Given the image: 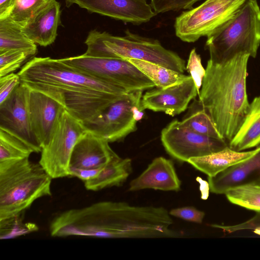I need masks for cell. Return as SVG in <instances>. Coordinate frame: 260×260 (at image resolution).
<instances>
[{
	"mask_svg": "<svg viewBox=\"0 0 260 260\" xmlns=\"http://www.w3.org/2000/svg\"><path fill=\"white\" fill-rule=\"evenodd\" d=\"M21 83L60 103L82 123L129 91L49 57H34L18 72Z\"/></svg>",
	"mask_w": 260,
	"mask_h": 260,
	"instance_id": "6da1fadb",
	"label": "cell"
},
{
	"mask_svg": "<svg viewBox=\"0 0 260 260\" xmlns=\"http://www.w3.org/2000/svg\"><path fill=\"white\" fill-rule=\"evenodd\" d=\"M249 56L239 54L222 63L208 60L199 100L228 143L241 126L249 107L246 90Z\"/></svg>",
	"mask_w": 260,
	"mask_h": 260,
	"instance_id": "7a4b0ae2",
	"label": "cell"
},
{
	"mask_svg": "<svg viewBox=\"0 0 260 260\" xmlns=\"http://www.w3.org/2000/svg\"><path fill=\"white\" fill-rule=\"evenodd\" d=\"M52 179L29 158L0 162V221L20 215L37 199L51 196Z\"/></svg>",
	"mask_w": 260,
	"mask_h": 260,
	"instance_id": "3957f363",
	"label": "cell"
},
{
	"mask_svg": "<svg viewBox=\"0 0 260 260\" xmlns=\"http://www.w3.org/2000/svg\"><path fill=\"white\" fill-rule=\"evenodd\" d=\"M207 37L205 47L213 62L224 63L239 54L255 58L260 46V7L257 0H247Z\"/></svg>",
	"mask_w": 260,
	"mask_h": 260,
	"instance_id": "277c9868",
	"label": "cell"
},
{
	"mask_svg": "<svg viewBox=\"0 0 260 260\" xmlns=\"http://www.w3.org/2000/svg\"><path fill=\"white\" fill-rule=\"evenodd\" d=\"M123 37L92 30L85 44L86 55L108 58L145 60L180 73L186 70L185 60L176 53L166 49L157 40L143 37L125 31Z\"/></svg>",
	"mask_w": 260,
	"mask_h": 260,
	"instance_id": "5b68a950",
	"label": "cell"
},
{
	"mask_svg": "<svg viewBox=\"0 0 260 260\" xmlns=\"http://www.w3.org/2000/svg\"><path fill=\"white\" fill-rule=\"evenodd\" d=\"M246 1L206 0L176 17L175 34L183 42H194L230 19Z\"/></svg>",
	"mask_w": 260,
	"mask_h": 260,
	"instance_id": "8992f818",
	"label": "cell"
},
{
	"mask_svg": "<svg viewBox=\"0 0 260 260\" xmlns=\"http://www.w3.org/2000/svg\"><path fill=\"white\" fill-rule=\"evenodd\" d=\"M143 91L129 92L113 101L89 120L83 123L86 131L109 143L123 140L137 129L135 109L141 106Z\"/></svg>",
	"mask_w": 260,
	"mask_h": 260,
	"instance_id": "52a82bcc",
	"label": "cell"
},
{
	"mask_svg": "<svg viewBox=\"0 0 260 260\" xmlns=\"http://www.w3.org/2000/svg\"><path fill=\"white\" fill-rule=\"evenodd\" d=\"M86 132L83 123L66 110L57 120L47 144L42 148L39 163L52 179L69 175L73 150Z\"/></svg>",
	"mask_w": 260,
	"mask_h": 260,
	"instance_id": "ba28073f",
	"label": "cell"
},
{
	"mask_svg": "<svg viewBox=\"0 0 260 260\" xmlns=\"http://www.w3.org/2000/svg\"><path fill=\"white\" fill-rule=\"evenodd\" d=\"M60 59L84 73L112 82L129 92L155 87L148 77L127 59L84 54Z\"/></svg>",
	"mask_w": 260,
	"mask_h": 260,
	"instance_id": "9c48e42d",
	"label": "cell"
},
{
	"mask_svg": "<svg viewBox=\"0 0 260 260\" xmlns=\"http://www.w3.org/2000/svg\"><path fill=\"white\" fill-rule=\"evenodd\" d=\"M160 140L167 153L181 162L220 151L229 146L224 140L197 133L177 119L162 129Z\"/></svg>",
	"mask_w": 260,
	"mask_h": 260,
	"instance_id": "30bf717a",
	"label": "cell"
},
{
	"mask_svg": "<svg viewBox=\"0 0 260 260\" xmlns=\"http://www.w3.org/2000/svg\"><path fill=\"white\" fill-rule=\"evenodd\" d=\"M30 89L20 83L12 94L0 104V129L26 144L34 152L42 151L30 126L28 97Z\"/></svg>",
	"mask_w": 260,
	"mask_h": 260,
	"instance_id": "8fae6325",
	"label": "cell"
},
{
	"mask_svg": "<svg viewBox=\"0 0 260 260\" xmlns=\"http://www.w3.org/2000/svg\"><path fill=\"white\" fill-rule=\"evenodd\" d=\"M65 3L68 8L76 4L90 13L137 25L150 21L157 14L146 0H66Z\"/></svg>",
	"mask_w": 260,
	"mask_h": 260,
	"instance_id": "7c38bea8",
	"label": "cell"
},
{
	"mask_svg": "<svg viewBox=\"0 0 260 260\" xmlns=\"http://www.w3.org/2000/svg\"><path fill=\"white\" fill-rule=\"evenodd\" d=\"M198 92L191 77L184 82L166 88H155L142 95L141 108L162 112L174 116L184 112Z\"/></svg>",
	"mask_w": 260,
	"mask_h": 260,
	"instance_id": "4fadbf2b",
	"label": "cell"
},
{
	"mask_svg": "<svg viewBox=\"0 0 260 260\" xmlns=\"http://www.w3.org/2000/svg\"><path fill=\"white\" fill-rule=\"evenodd\" d=\"M65 108L57 101L43 92L30 89L28 111L32 132L42 148Z\"/></svg>",
	"mask_w": 260,
	"mask_h": 260,
	"instance_id": "5bb4252c",
	"label": "cell"
},
{
	"mask_svg": "<svg viewBox=\"0 0 260 260\" xmlns=\"http://www.w3.org/2000/svg\"><path fill=\"white\" fill-rule=\"evenodd\" d=\"M109 142L86 131L80 137L71 154L69 169L103 168L120 157Z\"/></svg>",
	"mask_w": 260,
	"mask_h": 260,
	"instance_id": "9a60e30c",
	"label": "cell"
},
{
	"mask_svg": "<svg viewBox=\"0 0 260 260\" xmlns=\"http://www.w3.org/2000/svg\"><path fill=\"white\" fill-rule=\"evenodd\" d=\"M181 184L172 161L159 156L155 158L139 176L130 182L128 190L136 191L153 189L178 191Z\"/></svg>",
	"mask_w": 260,
	"mask_h": 260,
	"instance_id": "2e32d148",
	"label": "cell"
},
{
	"mask_svg": "<svg viewBox=\"0 0 260 260\" xmlns=\"http://www.w3.org/2000/svg\"><path fill=\"white\" fill-rule=\"evenodd\" d=\"M210 191L225 194L237 186L260 183V150L254 155L213 177H208Z\"/></svg>",
	"mask_w": 260,
	"mask_h": 260,
	"instance_id": "e0dca14e",
	"label": "cell"
},
{
	"mask_svg": "<svg viewBox=\"0 0 260 260\" xmlns=\"http://www.w3.org/2000/svg\"><path fill=\"white\" fill-rule=\"evenodd\" d=\"M60 16V4L56 0H50L21 29L35 44L46 47L56 38L58 27L61 24Z\"/></svg>",
	"mask_w": 260,
	"mask_h": 260,
	"instance_id": "ac0fdd59",
	"label": "cell"
},
{
	"mask_svg": "<svg viewBox=\"0 0 260 260\" xmlns=\"http://www.w3.org/2000/svg\"><path fill=\"white\" fill-rule=\"evenodd\" d=\"M259 150L260 145L253 150L246 151H236L228 146L210 154L190 158L187 162L208 177H213L229 167L246 160Z\"/></svg>",
	"mask_w": 260,
	"mask_h": 260,
	"instance_id": "d6986e66",
	"label": "cell"
},
{
	"mask_svg": "<svg viewBox=\"0 0 260 260\" xmlns=\"http://www.w3.org/2000/svg\"><path fill=\"white\" fill-rule=\"evenodd\" d=\"M260 145V95L250 103L247 113L236 134L229 143L241 151Z\"/></svg>",
	"mask_w": 260,
	"mask_h": 260,
	"instance_id": "ffe728a7",
	"label": "cell"
},
{
	"mask_svg": "<svg viewBox=\"0 0 260 260\" xmlns=\"http://www.w3.org/2000/svg\"><path fill=\"white\" fill-rule=\"evenodd\" d=\"M132 171V160L119 157L106 165L96 177L84 182V186L92 191L119 186L127 179Z\"/></svg>",
	"mask_w": 260,
	"mask_h": 260,
	"instance_id": "44dd1931",
	"label": "cell"
},
{
	"mask_svg": "<svg viewBox=\"0 0 260 260\" xmlns=\"http://www.w3.org/2000/svg\"><path fill=\"white\" fill-rule=\"evenodd\" d=\"M148 77L155 87L166 88L184 82L191 77L151 62L127 59Z\"/></svg>",
	"mask_w": 260,
	"mask_h": 260,
	"instance_id": "7402d4cb",
	"label": "cell"
},
{
	"mask_svg": "<svg viewBox=\"0 0 260 260\" xmlns=\"http://www.w3.org/2000/svg\"><path fill=\"white\" fill-rule=\"evenodd\" d=\"M9 50H20L31 56L37 53V46L20 27L6 18L0 19V52Z\"/></svg>",
	"mask_w": 260,
	"mask_h": 260,
	"instance_id": "603a6c76",
	"label": "cell"
},
{
	"mask_svg": "<svg viewBox=\"0 0 260 260\" xmlns=\"http://www.w3.org/2000/svg\"><path fill=\"white\" fill-rule=\"evenodd\" d=\"M181 122L185 126L197 133L223 139L210 114L199 100H193Z\"/></svg>",
	"mask_w": 260,
	"mask_h": 260,
	"instance_id": "cb8c5ba5",
	"label": "cell"
},
{
	"mask_svg": "<svg viewBox=\"0 0 260 260\" xmlns=\"http://www.w3.org/2000/svg\"><path fill=\"white\" fill-rule=\"evenodd\" d=\"M224 194L233 204L256 212L260 211V183L237 186L228 190Z\"/></svg>",
	"mask_w": 260,
	"mask_h": 260,
	"instance_id": "d4e9b609",
	"label": "cell"
},
{
	"mask_svg": "<svg viewBox=\"0 0 260 260\" xmlns=\"http://www.w3.org/2000/svg\"><path fill=\"white\" fill-rule=\"evenodd\" d=\"M32 152L23 142L0 129V162L29 158Z\"/></svg>",
	"mask_w": 260,
	"mask_h": 260,
	"instance_id": "484cf974",
	"label": "cell"
},
{
	"mask_svg": "<svg viewBox=\"0 0 260 260\" xmlns=\"http://www.w3.org/2000/svg\"><path fill=\"white\" fill-rule=\"evenodd\" d=\"M49 1L14 0L11 12L6 19L20 28L22 27Z\"/></svg>",
	"mask_w": 260,
	"mask_h": 260,
	"instance_id": "4316f807",
	"label": "cell"
},
{
	"mask_svg": "<svg viewBox=\"0 0 260 260\" xmlns=\"http://www.w3.org/2000/svg\"><path fill=\"white\" fill-rule=\"evenodd\" d=\"M0 228L1 240L13 238L38 230L35 224L23 223L20 215L0 221Z\"/></svg>",
	"mask_w": 260,
	"mask_h": 260,
	"instance_id": "83f0119b",
	"label": "cell"
},
{
	"mask_svg": "<svg viewBox=\"0 0 260 260\" xmlns=\"http://www.w3.org/2000/svg\"><path fill=\"white\" fill-rule=\"evenodd\" d=\"M29 56L20 50L0 52V77L17 70Z\"/></svg>",
	"mask_w": 260,
	"mask_h": 260,
	"instance_id": "f1b7e54d",
	"label": "cell"
},
{
	"mask_svg": "<svg viewBox=\"0 0 260 260\" xmlns=\"http://www.w3.org/2000/svg\"><path fill=\"white\" fill-rule=\"evenodd\" d=\"M186 70L193 79L199 95L206 70L202 64L200 55L197 53L195 48L192 49L190 52Z\"/></svg>",
	"mask_w": 260,
	"mask_h": 260,
	"instance_id": "f546056e",
	"label": "cell"
},
{
	"mask_svg": "<svg viewBox=\"0 0 260 260\" xmlns=\"http://www.w3.org/2000/svg\"><path fill=\"white\" fill-rule=\"evenodd\" d=\"M200 0H150V5L156 13L182 9H191L193 5Z\"/></svg>",
	"mask_w": 260,
	"mask_h": 260,
	"instance_id": "4dcf8cb0",
	"label": "cell"
},
{
	"mask_svg": "<svg viewBox=\"0 0 260 260\" xmlns=\"http://www.w3.org/2000/svg\"><path fill=\"white\" fill-rule=\"evenodd\" d=\"M211 226L229 233L250 230H252L255 234L260 235V211L256 212L255 215L250 219L237 224L226 225L214 224Z\"/></svg>",
	"mask_w": 260,
	"mask_h": 260,
	"instance_id": "1f68e13d",
	"label": "cell"
},
{
	"mask_svg": "<svg viewBox=\"0 0 260 260\" xmlns=\"http://www.w3.org/2000/svg\"><path fill=\"white\" fill-rule=\"evenodd\" d=\"M19 75L12 73L0 77V104L6 101L19 86Z\"/></svg>",
	"mask_w": 260,
	"mask_h": 260,
	"instance_id": "d6a6232c",
	"label": "cell"
},
{
	"mask_svg": "<svg viewBox=\"0 0 260 260\" xmlns=\"http://www.w3.org/2000/svg\"><path fill=\"white\" fill-rule=\"evenodd\" d=\"M170 215L182 219L195 222L202 223L205 213L192 206H185L172 209L169 211Z\"/></svg>",
	"mask_w": 260,
	"mask_h": 260,
	"instance_id": "836d02e7",
	"label": "cell"
},
{
	"mask_svg": "<svg viewBox=\"0 0 260 260\" xmlns=\"http://www.w3.org/2000/svg\"><path fill=\"white\" fill-rule=\"evenodd\" d=\"M103 168L94 169H70L69 175L70 176L76 177L84 182H85L96 177Z\"/></svg>",
	"mask_w": 260,
	"mask_h": 260,
	"instance_id": "e575fe53",
	"label": "cell"
},
{
	"mask_svg": "<svg viewBox=\"0 0 260 260\" xmlns=\"http://www.w3.org/2000/svg\"><path fill=\"white\" fill-rule=\"evenodd\" d=\"M14 0H0V19L6 18L10 14Z\"/></svg>",
	"mask_w": 260,
	"mask_h": 260,
	"instance_id": "d590c367",
	"label": "cell"
}]
</instances>
